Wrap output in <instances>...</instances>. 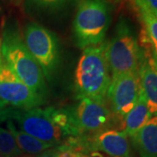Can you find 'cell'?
Here are the masks:
<instances>
[{"label":"cell","mask_w":157,"mask_h":157,"mask_svg":"<svg viewBox=\"0 0 157 157\" xmlns=\"http://www.w3.org/2000/svg\"><path fill=\"white\" fill-rule=\"evenodd\" d=\"M140 20L144 25V39L150 45L152 54L157 57V19L153 15L139 12Z\"/></svg>","instance_id":"2e32d148"},{"label":"cell","mask_w":157,"mask_h":157,"mask_svg":"<svg viewBox=\"0 0 157 157\" xmlns=\"http://www.w3.org/2000/svg\"><path fill=\"white\" fill-rule=\"evenodd\" d=\"M12 107L7 106L5 102L0 101V123L11 120V113Z\"/></svg>","instance_id":"ffe728a7"},{"label":"cell","mask_w":157,"mask_h":157,"mask_svg":"<svg viewBox=\"0 0 157 157\" xmlns=\"http://www.w3.org/2000/svg\"><path fill=\"white\" fill-rule=\"evenodd\" d=\"M0 101L19 110H30L45 103V99L17 78L4 61L0 65Z\"/></svg>","instance_id":"ba28073f"},{"label":"cell","mask_w":157,"mask_h":157,"mask_svg":"<svg viewBox=\"0 0 157 157\" xmlns=\"http://www.w3.org/2000/svg\"><path fill=\"white\" fill-rule=\"evenodd\" d=\"M73 123L81 135H96L107 129L123 128V123L113 113L106 101L87 98L79 99L74 107H70Z\"/></svg>","instance_id":"52a82bcc"},{"label":"cell","mask_w":157,"mask_h":157,"mask_svg":"<svg viewBox=\"0 0 157 157\" xmlns=\"http://www.w3.org/2000/svg\"><path fill=\"white\" fill-rule=\"evenodd\" d=\"M59 149L58 146L54 147H52L49 148L45 151L40 153L39 155H37L35 157H58L59 156Z\"/></svg>","instance_id":"44dd1931"},{"label":"cell","mask_w":157,"mask_h":157,"mask_svg":"<svg viewBox=\"0 0 157 157\" xmlns=\"http://www.w3.org/2000/svg\"><path fill=\"white\" fill-rule=\"evenodd\" d=\"M0 154L3 157H22L24 155L11 132L3 128H0Z\"/></svg>","instance_id":"e0dca14e"},{"label":"cell","mask_w":157,"mask_h":157,"mask_svg":"<svg viewBox=\"0 0 157 157\" xmlns=\"http://www.w3.org/2000/svg\"><path fill=\"white\" fill-rule=\"evenodd\" d=\"M154 59H155V58H154ZM155 65H156V67H157V59H155Z\"/></svg>","instance_id":"d4e9b609"},{"label":"cell","mask_w":157,"mask_h":157,"mask_svg":"<svg viewBox=\"0 0 157 157\" xmlns=\"http://www.w3.org/2000/svg\"><path fill=\"white\" fill-rule=\"evenodd\" d=\"M0 41L3 61L17 78L45 99L48 91L45 76L26 47L17 20L8 19L5 21Z\"/></svg>","instance_id":"7a4b0ae2"},{"label":"cell","mask_w":157,"mask_h":157,"mask_svg":"<svg viewBox=\"0 0 157 157\" xmlns=\"http://www.w3.org/2000/svg\"><path fill=\"white\" fill-rule=\"evenodd\" d=\"M3 61V59H2V55H1V41H0V65Z\"/></svg>","instance_id":"cb8c5ba5"},{"label":"cell","mask_w":157,"mask_h":157,"mask_svg":"<svg viewBox=\"0 0 157 157\" xmlns=\"http://www.w3.org/2000/svg\"><path fill=\"white\" fill-rule=\"evenodd\" d=\"M13 3H15L16 5H18V4H20L21 2H22V0H11Z\"/></svg>","instance_id":"7402d4cb"},{"label":"cell","mask_w":157,"mask_h":157,"mask_svg":"<svg viewBox=\"0 0 157 157\" xmlns=\"http://www.w3.org/2000/svg\"><path fill=\"white\" fill-rule=\"evenodd\" d=\"M141 47L132 25L124 17L118 20L114 34L107 41L106 58L112 78L137 71Z\"/></svg>","instance_id":"5b68a950"},{"label":"cell","mask_w":157,"mask_h":157,"mask_svg":"<svg viewBox=\"0 0 157 157\" xmlns=\"http://www.w3.org/2000/svg\"><path fill=\"white\" fill-rule=\"evenodd\" d=\"M11 120L18 129L54 146L63 144L70 137L80 136L73 123L70 107H36L30 110L11 109Z\"/></svg>","instance_id":"6da1fadb"},{"label":"cell","mask_w":157,"mask_h":157,"mask_svg":"<svg viewBox=\"0 0 157 157\" xmlns=\"http://www.w3.org/2000/svg\"><path fill=\"white\" fill-rule=\"evenodd\" d=\"M6 125H7L8 130L11 132V135H13L14 139L16 140L17 147L24 154L31 155H37L49 148L56 147L51 143L42 141L19 130L15 126L13 121L11 120H8L6 121Z\"/></svg>","instance_id":"5bb4252c"},{"label":"cell","mask_w":157,"mask_h":157,"mask_svg":"<svg viewBox=\"0 0 157 157\" xmlns=\"http://www.w3.org/2000/svg\"><path fill=\"white\" fill-rule=\"evenodd\" d=\"M149 14H151V15H153V16H154V17H155V18H156V19H157V10H156V11H154V12H152V13H149Z\"/></svg>","instance_id":"603a6c76"},{"label":"cell","mask_w":157,"mask_h":157,"mask_svg":"<svg viewBox=\"0 0 157 157\" xmlns=\"http://www.w3.org/2000/svg\"><path fill=\"white\" fill-rule=\"evenodd\" d=\"M152 114L147 107L146 101L140 90L139 98L134 107L125 116L123 120V128L125 133L131 138L142 128L151 119Z\"/></svg>","instance_id":"4fadbf2b"},{"label":"cell","mask_w":157,"mask_h":157,"mask_svg":"<svg viewBox=\"0 0 157 157\" xmlns=\"http://www.w3.org/2000/svg\"><path fill=\"white\" fill-rule=\"evenodd\" d=\"M138 71L140 90L147 107L152 116H155L157 115V67L148 45H142L141 47Z\"/></svg>","instance_id":"8fae6325"},{"label":"cell","mask_w":157,"mask_h":157,"mask_svg":"<svg viewBox=\"0 0 157 157\" xmlns=\"http://www.w3.org/2000/svg\"><path fill=\"white\" fill-rule=\"evenodd\" d=\"M82 144L86 153L101 151L111 157H133L124 130L107 129L96 135H84Z\"/></svg>","instance_id":"30bf717a"},{"label":"cell","mask_w":157,"mask_h":157,"mask_svg":"<svg viewBox=\"0 0 157 157\" xmlns=\"http://www.w3.org/2000/svg\"><path fill=\"white\" fill-rule=\"evenodd\" d=\"M0 157H3V156H2V155H1V154H0Z\"/></svg>","instance_id":"484cf974"},{"label":"cell","mask_w":157,"mask_h":157,"mask_svg":"<svg viewBox=\"0 0 157 157\" xmlns=\"http://www.w3.org/2000/svg\"><path fill=\"white\" fill-rule=\"evenodd\" d=\"M75 0H24L25 11L33 16H50L65 11Z\"/></svg>","instance_id":"9a60e30c"},{"label":"cell","mask_w":157,"mask_h":157,"mask_svg":"<svg viewBox=\"0 0 157 157\" xmlns=\"http://www.w3.org/2000/svg\"><path fill=\"white\" fill-rule=\"evenodd\" d=\"M111 23V8L105 0H80L73 24L75 44L80 49L103 43Z\"/></svg>","instance_id":"277c9868"},{"label":"cell","mask_w":157,"mask_h":157,"mask_svg":"<svg viewBox=\"0 0 157 157\" xmlns=\"http://www.w3.org/2000/svg\"><path fill=\"white\" fill-rule=\"evenodd\" d=\"M23 37L45 79L51 82L59 71L61 59L57 35L39 24L28 23L25 27Z\"/></svg>","instance_id":"8992f818"},{"label":"cell","mask_w":157,"mask_h":157,"mask_svg":"<svg viewBox=\"0 0 157 157\" xmlns=\"http://www.w3.org/2000/svg\"><path fill=\"white\" fill-rule=\"evenodd\" d=\"M58 147L59 149V154L58 157H96V155H98L97 153H94V152L90 153V154H84V153L74 151L63 144L59 145Z\"/></svg>","instance_id":"ac0fdd59"},{"label":"cell","mask_w":157,"mask_h":157,"mask_svg":"<svg viewBox=\"0 0 157 157\" xmlns=\"http://www.w3.org/2000/svg\"><path fill=\"white\" fill-rule=\"evenodd\" d=\"M139 12L152 13L157 10V0H134Z\"/></svg>","instance_id":"d6986e66"},{"label":"cell","mask_w":157,"mask_h":157,"mask_svg":"<svg viewBox=\"0 0 157 157\" xmlns=\"http://www.w3.org/2000/svg\"><path fill=\"white\" fill-rule=\"evenodd\" d=\"M140 90L138 70L124 73L111 79L107 90V101L113 113L122 123L125 116L137 102Z\"/></svg>","instance_id":"9c48e42d"},{"label":"cell","mask_w":157,"mask_h":157,"mask_svg":"<svg viewBox=\"0 0 157 157\" xmlns=\"http://www.w3.org/2000/svg\"><path fill=\"white\" fill-rule=\"evenodd\" d=\"M131 139L140 157H157V115L151 117Z\"/></svg>","instance_id":"7c38bea8"},{"label":"cell","mask_w":157,"mask_h":157,"mask_svg":"<svg viewBox=\"0 0 157 157\" xmlns=\"http://www.w3.org/2000/svg\"><path fill=\"white\" fill-rule=\"evenodd\" d=\"M107 42L83 49L78 59L74 77L76 98H87L106 101L111 82L110 71L106 58Z\"/></svg>","instance_id":"3957f363"}]
</instances>
